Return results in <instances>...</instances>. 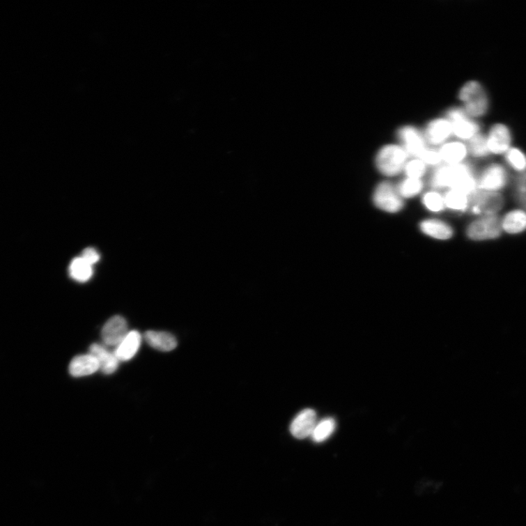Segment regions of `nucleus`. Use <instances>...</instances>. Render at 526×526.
Returning a JSON list of instances; mask_svg holds the SVG:
<instances>
[{"label":"nucleus","mask_w":526,"mask_h":526,"mask_svg":"<svg viewBox=\"0 0 526 526\" xmlns=\"http://www.w3.org/2000/svg\"><path fill=\"white\" fill-rule=\"evenodd\" d=\"M430 185L435 190L456 189L470 197L479 189L474 169L467 162L440 165L432 173Z\"/></svg>","instance_id":"f257e3e1"},{"label":"nucleus","mask_w":526,"mask_h":526,"mask_svg":"<svg viewBox=\"0 0 526 526\" xmlns=\"http://www.w3.org/2000/svg\"><path fill=\"white\" fill-rule=\"evenodd\" d=\"M408 157V153L401 146L387 144L376 155V168L385 176H396L403 171Z\"/></svg>","instance_id":"f03ea898"},{"label":"nucleus","mask_w":526,"mask_h":526,"mask_svg":"<svg viewBox=\"0 0 526 526\" xmlns=\"http://www.w3.org/2000/svg\"><path fill=\"white\" fill-rule=\"evenodd\" d=\"M458 97L463 105V110L472 118L484 116L488 111V96L483 85L477 81L463 84Z\"/></svg>","instance_id":"7ed1b4c3"},{"label":"nucleus","mask_w":526,"mask_h":526,"mask_svg":"<svg viewBox=\"0 0 526 526\" xmlns=\"http://www.w3.org/2000/svg\"><path fill=\"white\" fill-rule=\"evenodd\" d=\"M470 212L477 216L497 215L504 205V199L499 192L478 189L470 197Z\"/></svg>","instance_id":"20e7f679"},{"label":"nucleus","mask_w":526,"mask_h":526,"mask_svg":"<svg viewBox=\"0 0 526 526\" xmlns=\"http://www.w3.org/2000/svg\"><path fill=\"white\" fill-rule=\"evenodd\" d=\"M372 201L376 207L388 214L401 212L405 205L396 187L388 182L381 183L376 187Z\"/></svg>","instance_id":"39448f33"},{"label":"nucleus","mask_w":526,"mask_h":526,"mask_svg":"<svg viewBox=\"0 0 526 526\" xmlns=\"http://www.w3.org/2000/svg\"><path fill=\"white\" fill-rule=\"evenodd\" d=\"M502 231V220L497 215L482 216L469 225L467 235L472 240L482 242L500 238Z\"/></svg>","instance_id":"423d86ee"},{"label":"nucleus","mask_w":526,"mask_h":526,"mask_svg":"<svg viewBox=\"0 0 526 526\" xmlns=\"http://www.w3.org/2000/svg\"><path fill=\"white\" fill-rule=\"evenodd\" d=\"M453 134L461 141H470L480 132L479 125L463 108H452L447 113Z\"/></svg>","instance_id":"0eeeda50"},{"label":"nucleus","mask_w":526,"mask_h":526,"mask_svg":"<svg viewBox=\"0 0 526 526\" xmlns=\"http://www.w3.org/2000/svg\"><path fill=\"white\" fill-rule=\"evenodd\" d=\"M508 182L507 171L497 163L490 164L477 177L479 189L486 192H498L507 185Z\"/></svg>","instance_id":"6e6552de"},{"label":"nucleus","mask_w":526,"mask_h":526,"mask_svg":"<svg viewBox=\"0 0 526 526\" xmlns=\"http://www.w3.org/2000/svg\"><path fill=\"white\" fill-rule=\"evenodd\" d=\"M398 139L401 146L414 158L420 159L428 148L424 134L412 125L401 127L398 130Z\"/></svg>","instance_id":"1a4fd4ad"},{"label":"nucleus","mask_w":526,"mask_h":526,"mask_svg":"<svg viewBox=\"0 0 526 526\" xmlns=\"http://www.w3.org/2000/svg\"><path fill=\"white\" fill-rule=\"evenodd\" d=\"M129 332L125 319L121 316L116 315L103 326L102 330V341L105 346L115 347L116 348Z\"/></svg>","instance_id":"9d476101"},{"label":"nucleus","mask_w":526,"mask_h":526,"mask_svg":"<svg viewBox=\"0 0 526 526\" xmlns=\"http://www.w3.org/2000/svg\"><path fill=\"white\" fill-rule=\"evenodd\" d=\"M487 142L490 154L505 155L511 148L512 134L505 125L495 124L487 135Z\"/></svg>","instance_id":"9b49d317"},{"label":"nucleus","mask_w":526,"mask_h":526,"mask_svg":"<svg viewBox=\"0 0 526 526\" xmlns=\"http://www.w3.org/2000/svg\"><path fill=\"white\" fill-rule=\"evenodd\" d=\"M424 134L431 145L442 146L453 134L452 127L447 118H435L427 125Z\"/></svg>","instance_id":"f8f14e48"},{"label":"nucleus","mask_w":526,"mask_h":526,"mask_svg":"<svg viewBox=\"0 0 526 526\" xmlns=\"http://www.w3.org/2000/svg\"><path fill=\"white\" fill-rule=\"evenodd\" d=\"M318 424L317 414L311 409H307L293 419L291 425V433L294 438L298 440H304L311 435Z\"/></svg>","instance_id":"ddd939ff"},{"label":"nucleus","mask_w":526,"mask_h":526,"mask_svg":"<svg viewBox=\"0 0 526 526\" xmlns=\"http://www.w3.org/2000/svg\"><path fill=\"white\" fill-rule=\"evenodd\" d=\"M419 229L426 236L439 240L452 238L454 230L451 225L434 218L426 219L419 222Z\"/></svg>","instance_id":"4468645a"},{"label":"nucleus","mask_w":526,"mask_h":526,"mask_svg":"<svg viewBox=\"0 0 526 526\" xmlns=\"http://www.w3.org/2000/svg\"><path fill=\"white\" fill-rule=\"evenodd\" d=\"M100 370V364L95 356L88 353L75 357L69 366V372L74 378L86 377Z\"/></svg>","instance_id":"2eb2a0df"},{"label":"nucleus","mask_w":526,"mask_h":526,"mask_svg":"<svg viewBox=\"0 0 526 526\" xmlns=\"http://www.w3.org/2000/svg\"><path fill=\"white\" fill-rule=\"evenodd\" d=\"M89 353L96 357L100 364V370L105 374L114 373L119 364V360L114 352H110L105 346L93 343L90 346Z\"/></svg>","instance_id":"dca6fc26"},{"label":"nucleus","mask_w":526,"mask_h":526,"mask_svg":"<svg viewBox=\"0 0 526 526\" xmlns=\"http://www.w3.org/2000/svg\"><path fill=\"white\" fill-rule=\"evenodd\" d=\"M141 336L137 330L130 332L124 340L115 348L114 353L120 362H128L139 350Z\"/></svg>","instance_id":"f3484780"},{"label":"nucleus","mask_w":526,"mask_h":526,"mask_svg":"<svg viewBox=\"0 0 526 526\" xmlns=\"http://www.w3.org/2000/svg\"><path fill=\"white\" fill-rule=\"evenodd\" d=\"M439 152L442 161L449 165L464 162L469 153L467 146L461 141L447 142L441 146Z\"/></svg>","instance_id":"a211bd4d"},{"label":"nucleus","mask_w":526,"mask_h":526,"mask_svg":"<svg viewBox=\"0 0 526 526\" xmlns=\"http://www.w3.org/2000/svg\"><path fill=\"white\" fill-rule=\"evenodd\" d=\"M144 339L152 348L162 352H170L177 347L176 339L167 332L148 330L145 333Z\"/></svg>","instance_id":"6ab92c4d"},{"label":"nucleus","mask_w":526,"mask_h":526,"mask_svg":"<svg viewBox=\"0 0 526 526\" xmlns=\"http://www.w3.org/2000/svg\"><path fill=\"white\" fill-rule=\"evenodd\" d=\"M502 228L508 234H520L526 231V212L520 209L511 210L502 219Z\"/></svg>","instance_id":"aec40b11"},{"label":"nucleus","mask_w":526,"mask_h":526,"mask_svg":"<svg viewBox=\"0 0 526 526\" xmlns=\"http://www.w3.org/2000/svg\"><path fill=\"white\" fill-rule=\"evenodd\" d=\"M445 207L453 212L463 213L469 210L470 196L456 189H448L444 194Z\"/></svg>","instance_id":"412c9836"},{"label":"nucleus","mask_w":526,"mask_h":526,"mask_svg":"<svg viewBox=\"0 0 526 526\" xmlns=\"http://www.w3.org/2000/svg\"><path fill=\"white\" fill-rule=\"evenodd\" d=\"M396 188L403 199H411L422 192L424 183L422 179L405 177Z\"/></svg>","instance_id":"4be33fe9"},{"label":"nucleus","mask_w":526,"mask_h":526,"mask_svg":"<svg viewBox=\"0 0 526 526\" xmlns=\"http://www.w3.org/2000/svg\"><path fill=\"white\" fill-rule=\"evenodd\" d=\"M70 277L76 281L84 282L93 274V266L85 262L81 257L74 258L69 268Z\"/></svg>","instance_id":"5701e85b"},{"label":"nucleus","mask_w":526,"mask_h":526,"mask_svg":"<svg viewBox=\"0 0 526 526\" xmlns=\"http://www.w3.org/2000/svg\"><path fill=\"white\" fill-rule=\"evenodd\" d=\"M336 422L333 418H325L318 422L311 435V440L316 443H321L327 440L336 429Z\"/></svg>","instance_id":"b1692460"},{"label":"nucleus","mask_w":526,"mask_h":526,"mask_svg":"<svg viewBox=\"0 0 526 526\" xmlns=\"http://www.w3.org/2000/svg\"><path fill=\"white\" fill-rule=\"evenodd\" d=\"M422 204L426 210L434 214L441 213L446 208L444 194L435 189L423 195Z\"/></svg>","instance_id":"393cba45"},{"label":"nucleus","mask_w":526,"mask_h":526,"mask_svg":"<svg viewBox=\"0 0 526 526\" xmlns=\"http://www.w3.org/2000/svg\"><path fill=\"white\" fill-rule=\"evenodd\" d=\"M467 147L469 153L477 158H484L490 154L487 137L480 132L469 141Z\"/></svg>","instance_id":"a878e982"},{"label":"nucleus","mask_w":526,"mask_h":526,"mask_svg":"<svg viewBox=\"0 0 526 526\" xmlns=\"http://www.w3.org/2000/svg\"><path fill=\"white\" fill-rule=\"evenodd\" d=\"M505 159L513 170L519 173L526 171V155L520 149L511 147L505 154Z\"/></svg>","instance_id":"bb28decb"},{"label":"nucleus","mask_w":526,"mask_h":526,"mask_svg":"<svg viewBox=\"0 0 526 526\" xmlns=\"http://www.w3.org/2000/svg\"><path fill=\"white\" fill-rule=\"evenodd\" d=\"M403 171L408 178L422 179L427 172V164L420 159L414 158L405 164Z\"/></svg>","instance_id":"cd10ccee"},{"label":"nucleus","mask_w":526,"mask_h":526,"mask_svg":"<svg viewBox=\"0 0 526 526\" xmlns=\"http://www.w3.org/2000/svg\"><path fill=\"white\" fill-rule=\"evenodd\" d=\"M515 186L516 198L526 212V171L518 176Z\"/></svg>","instance_id":"c85d7f7f"},{"label":"nucleus","mask_w":526,"mask_h":526,"mask_svg":"<svg viewBox=\"0 0 526 526\" xmlns=\"http://www.w3.org/2000/svg\"><path fill=\"white\" fill-rule=\"evenodd\" d=\"M421 160H423L426 164L431 165V167H439L442 161V158L439 152V150L435 148H428L422 157H420Z\"/></svg>","instance_id":"c756f323"},{"label":"nucleus","mask_w":526,"mask_h":526,"mask_svg":"<svg viewBox=\"0 0 526 526\" xmlns=\"http://www.w3.org/2000/svg\"><path fill=\"white\" fill-rule=\"evenodd\" d=\"M81 258L90 265L93 266L100 260V254L93 248H86L82 254Z\"/></svg>","instance_id":"7c9ffc66"}]
</instances>
